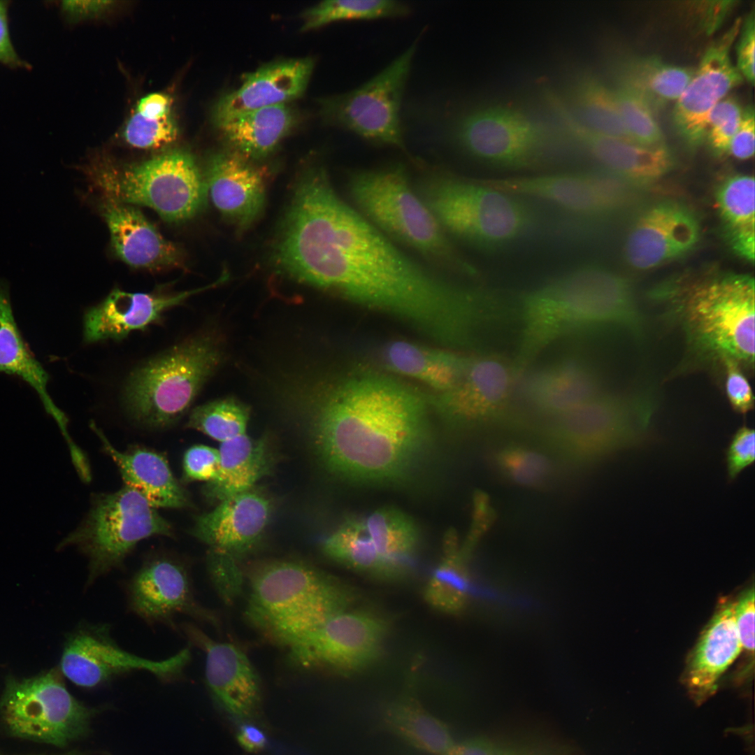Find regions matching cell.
I'll return each mask as SVG.
<instances>
[{"mask_svg": "<svg viewBox=\"0 0 755 755\" xmlns=\"http://www.w3.org/2000/svg\"><path fill=\"white\" fill-rule=\"evenodd\" d=\"M0 712L13 735L62 747L88 733L95 711L76 699L58 671L51 670L30 678L8 679Z\"/></svg>", "mask_w": 755, "mask_h": 755, "instance_id": "13", "label": "cell"}, {"mask_svg": "<svg viewBox=\"0 0 755 755\" xmlns=\"http://www.w3.org/2000/svg\"><path fill=\"white\" fill-rule=\"evenodd\" d=\"M754 594L752 586L734 601L735 624L742 652L752 659L754 654Z\"/></svg>", "mask_w": 755, "mask_h": 755, "instance_id": "54", "label": "cell"}, {"mask_svg": "<svg viewBox=\"0 0 755 755\" xmlns=\"http://www.w3.org/2000/svg\"><path fill=\"white\" fill-rule=\"evenodd\" d=\"M736 67L751 85L754 84L755 10L754 6L742 20L735 40Z\"/></svg>", "mask_w": 755, "mask_h": 755, "instance_id": "52", "label": "cell"}, {"mask_svg": "<svg viewBox=\"0 0 755 755\" xmlns=\"http://www.w3.org/2000/svg\"><path fill=\"white\" fill-rule=\"evenodd\" d=\"M726 373V391L733 410L746 414L754 407V396L751 386L735 361L726 360L722 364Z\"/></svg>", "mask_w": 755, "mask_h": 755, "instance_id": "53", "label": "cell"}, {"mask_svg": "<svg viewBox=\"0 0 755 755\" xmlns=\"http://www.w3.org/2000/svg\"><path fill=\"white\" fill-rule=\"evenodd\" d=\"M171 99L167 94L153 92L141 98L136 112L150 119H161L171 115Z\"/></svg>", "mask_w": 755, "mask_h": 755, "instance_id": "58", "label": "cell"}, {"mask_svg": "<svg viewBox=\"0 0 755 755\" xmlns=\"http://www.w3.org/2000/svg\"><path fill=\"white\" fill-rule=\"evenodd\" d=\"M496 755H577L569 747L542 742L496 745Z\"/></svg>", "mask_w": 755, "mask_h": 755, "instance_id": "57", "label": "cell"}, {"mask_svg": "<svg viewBox=\"0 0 755 755\" xmlns=\"http://www.w3.org/2000/svg\"><path fill=\"white\" fill-rule=\"evenodd\" d=\"M250 409L243 403L227 398L194 408L187 426L221 443L245 434Z\"/></svg>", "mask_w": 755, "mask_h": 755, "instance_id": "44", "label": "cell"}, {"mask_svg": "<svg viewBox=\"0 0 755 755\" xmlns=\"http://www.w3.org/2000/svg\"><path fill=\"white\" fill-rule=\"evenodd\" d=\"M223 359L218 336L201 333L172 347L134 370L123 389L129 416L150 428L177 422Z\"/></svg>", "mask_w": 755, "mask_h": 755, "instance_id": "7", "label": "cell"}, {"mask_svg": "<svg viewBox=\"0 0 755 755\" xmlns=\"http://www.w3.org/2000/svg\"><path fill=\"white\" fill-rule=\"evenodd\" d=\"M246 616L253 626L286 647L330 617L350 610L352 588L305 563L273 561L249 575Z\"/></svg>", "mask_w": 755, "mask_h": 755, "instance_id": "5", "label": "cell"}, {"mask_svg": "<svg viewBox=\"0 0 755 755\" xmlns=\"http://www.w3.org/2000/svg\"><path fill=\"white\" fill-rule=\"evenodd\" d=\"M322 549L329 559L376 580L398 581L409 573L379 553L363 519L350 518L343 522L324 538Z\"/></svg>", "mask_w": 755, "mask_h": 755, "instance_id": "39", "label": "cell"}, {"mask_svg": "<svg viewBox=\"0 0 755 755\" xmlns=\"http://www.w3.org/2000/svg\"><path fill=\"white\" fill-rule=\"evenodd\" d=\"M271 510L269 499L252 488L220 502L212 511L198 517L192 533L210 551L236 559L259 540Z\"/></svg>", "mask_w": 755, "mask_h": 755, "instance_id": "26", "label": "cell"}, {"mask_svg": "<svg viewBox=\"0 0 755 755\" xmlns=\"http://www.w3.org/2000/svg\"><path fill=\"white\" fill-rule=\"evenodd\" d=\"M651 401L643 396L601 393L559 415L540 429L544 445L573 466L591 465L638 443L648 426Z\"/></svg>", "mask_w": 755, "mask_h": 755, "instance_id": "10", "label": "cell"}, {"mask_svg": "<svg viewBox=\"0 0 755 755\" xmlns=\"http://www.w3.org/2000/svg\"><path fill=\"white\" fill-rule=\"evenodd\" d=\"M737 1L716 0L691 2V10L699 27L705 34L715 32L735 7Z\"/></svg>", "mask_w": 755, "mask_h": 755, "instance_id": "55", "label": "cell"}, {"mask_svg": "<svg viewBox=\"0 0 755 755\" xmlns=\"http://www.w3.org/2000/svg\"><path fill=\"white\" fill-rule=\"evenodd\" d=\"M363 520L379 553L410 572L419 542L414 520L402 510L389 506L375 510Z\"/></svg>", "mask_w": 755, "mask_h": 755, "instance_id": "42", "label": "cell"}, {"mask_svg": "<svg viewBox=\"0 0 755 755\" xmlns=\"http://www.w3.org/2000/svg\"><path fill=\"white\" fill-rule=\"evenodd\" d=\"M515 379L511 364L497 355H473L451 389L429 396L431 410L448 424L470 428L503 418Z\"/></svg>", "mask_w": 755, "mask_h": 755, "instance_id": "17", "label": "cell"}, {"mask_svg": "<svg viewBox=\"0 0 755 755\" xmlns=\"http://www.w3.org/2000/svg\"><path fill=\"white\" fill-rule=\"evenodd\" d=\"M466 554L459 545L456 532L448 531L443 539L441 560L424 591V598L432 608L445 614H456L476 592L492 601L505 600L494 589L477 590L473 585L464 563Z\"/></svg>", "mask_w": 755, "mask_h": 755, "instance_id": "38", "label": "cell"}, {"mask_svg": "<svg viewBox=\"0 0 755 755\" xmlns=\"http://www.w3.org/2000/svg\"><path fill=\"white\" fill-rule=\"evenodd\" d=\"M493 460L505 479L522 487H544L553 473L552 464L546 455L520 445H508L498 449Z\"/></svg>", "mask_w": 755, "mask_h": 755, "instance_id": "45", "label": "cell"}, {"mask_svg": "<svg viewBox=\"0 0 755 755\" xmlns=\"http://www.w3.org/2000/svg\"><path fill=\"white\" fill-rule=\"evenodd\" d=\"M111 1H64L62 3L64 13L72 20L96 15L111 6Z\"/></svg>", "mask_w": 755, "mask_h": 755, "instance_id": "61", "label": "cell"}, {"mask_svg": "<svg viewBox=\"0 0 755 755\" xmlns=\"http://www.w3.org/2000/svg\"><path fill=\"white\" fill-rule=\"evenodd\" d=\"M754 291L753 278L728 273L680 283L661 296L700 357L753 368Z\"/></svg>", "mask_w": 755, "mask_h": 755, "instance_id": "4", "label": "cell"}, {"mask_svg": "<svg viewBox=\"0 0 755 755\" xmlns=\"http://www.w3.org/2000/svg\"><path fill=\"white\" fill-rule=\"evenodd\" d=\"M382 357L386 368L391 371L417 380L435 393H442L456 384L473 355L446 347L396 340L384 347Z\"/></svg>", "mask_w": 755, "mask_h": 755, "instance_id": "32", "label": "cell"}, {"mask_svg": "<svg viewBox=\"0 0 755 755\" xmlns=\"http://www.w3.org/2000/svg\"><path fill=\"white\" fill-rule=\"evenodd\" d=\"M190 659L189 648L163 660L137 656L114 641L106 624H89L69 637L60 668L62 674L76 685L92 688L136 670L147 671L162 680H173L180 677Z\"/></svg>", "mask_w": 755, "mask_h": 755, "instance_id": "16", "label": "cell"}, {"mask_svg": "<svg viewBox=\"0 0 755 755\" xmlns=\"http://www.w3.org/2000/svg\"><path fill=\"white\" fill-rule=\"evenodd\" d=\"M521 331L513 361L517 380L548 346L574 334L606 326L638 335L642 320L626 281L597 266L571 270L522 294Z\"/></svg>", "mask_w": 755, "mask_h": 755, "instance_id": "3", "label": "cell"}, {"mask_svg": "<svg viewBox=\"0 0 755 755\" xmlns=\"http://www.w3.org/2000/svg\"><path fill=\"white\" fill-rule=\"evenodd\" d=\"M726 464L729 481H733L755 459V433L752 428L743 426L736 431L726 450Z\"/></svg>", "mask_w": 755, "mask_h": 755, "instance_id": "50", "label": "cell"}, {"mask_svg": "<svg viewBox=\"0 0 755 755\" xmlns=\"http://www.w3.org/2000/svg\"><path fill=\"white\" fill-rule=\"evenodd\" d=\"M417 41L359 87L319 101V113L331 125L375 144L403 149L400 109Z\"/></svg>", "mask_w": 755, "mask_h": 755, "instance_id": "14", "label": "cell"}, {"mask_svg": "<svg viewBox=\"0 0 755 755\" xmlns=\"http://www.w3.org/2000/svg\"><path fill=\"white\" fill-rule=\"evenodd\" d=\"M349 192L356 209L390 239L447 271L477 275L411 185L402 165L358 171L350 180Z\"/></svg>", "mask_w": 755, "mask_h": 755, "instance_id": "6", "label": "cell"}, {"mask_svg": "<svg viewBox=\"0 0 755 755\" xmlns=\"http://www.w3.org/2000/svg\"><path fill=\"white\" fill-rule=\"evenodd\" d=\"M389 624L371 612H340L285 647L289 659L308 670L350 675L373 665L382 655Z\"/></svg>", "mask_w": 755, "mask_h": 755, "instance_id": "15", "label": "cell"}, {"mask_svg": "<svg viewBox=\"0 0 755 755\" xmlns=\"http://www.w3.org/2000/svg\"><path fill=\"white\" fill-rule=\"evenodd\" d=\"M0 755H2V754H0ZM59 755H94V754H90V753L73 751V752H69L59 754Z\"/></svg>", "mask_w": 755, "mask_h": 755, "instance_id": "63", "label": "cell"}, {"mask_svg": "<svg viewBox=\"0 0 755 755\" xmlns=\"http://www.w3.org/2000/svg\"><path fill=\"white\" fill-rule=\"evenodd\" d=\"M496 190L535 197L570 213L596 215L611 210L618 194L609 178L590 173H558L507 178L481 179Z\"/></svg>", "mask_w": 755, "mask_h": 755, "instance_id": "25", "label": "cell"}, {"mask_svg": "<svg viewBox=\"0 0 755 755\" xmlns=\"http://www.w3.org/2000/svg\"><path fill=\"white\" fill-rule=\"evenodd\" d=\"M516 397L537 414L549 418L566 412L601 393L593 366L576 357H564L525 371L515 382Z\"/></svg>", "mask_w": 755, "mask_h": 755, "instance_id": "22", "label": "cell"}, {"mask_svg": "<svg viewBox=\"0 0 755 755\" xmlns=\"http://www.w3.org/2000/svg\"><path fill=\"white\" fill-rule=\"evenodd\" d=\"M182 628L206 654V680L213 698L238 718L253 716L260 705L261 686L247 655L233 644L211 640L193 625Z\"/></svg>", "mask_w": 755, "mask_h": 755, "instance_id": "24", "label": "cell"}, {"mask_svg": "<svg viewBox=\"0 0 755 755\" xmlns=\"http://www.w3.org/2000/svg\"><path fill=\"white\" fill-rule=\"evenodd\" d=\"M178 136V127L171 115L161 119L147 118L134 113L127 122L123 137L132 147L140 149H159L173 143Z\"/></svg>", "mask_w": 755, "mask_h": 755, "instance_id": "47", "label": "cell"}, {"mask_svg": "<svg viewBox=\"0 0 755 755\" xmlns=\"http://www.w3.org/2000/svg\"><path fill=\"white\" fill-rule=\"evenodd\" d=\"M0 372L15 375L37 394L46 412L69 436L67 419L55 405L48 391L50 376L24 340L15 322L10 299L9 285L0 279Z\"/></svg>", "mask_w": 755, "mask_h": 755, "instance_id": "33", "label": "cell"}, {"mask_svg": "<svg viewBox=\"0 0 755 755\" xmlns=\"http://www.w3.org/2000/svg\"><path fill=\"white\" fill-rule=\"evenodd\" d=\"M314 66L312 57L286 59L245 74L238 88L224 94L215 103L214 124L217 127L252 111L298 99L305 91Z\"/></svg>", "mask_w": 755, "mask_h": 755, "instance_id": "23", "label": "cell"}, {"mask_svg": "<svg viewBox=\"0 0 755 755\" xmlns=\"http://www.w3.org/2000/svg\"><path fill=\"white\" fill-rule=\"evenodd\" d=\"M299 393L294 401L316 453L343 478L402 480L431 442L429 397L391 376L358 372Z\"/></svg>", "mask_w": 755, "mask_h": 755, "instance_id": "2", "label": "cell"}, {"mask_svg": "<svg viewBox=\"0 0 755 755\" xmlns=\"http://www.w3.org/2000/svg\"><path fill=\"white\" fill-rule=\"evenodd\" d=\"M496 745L483 737L454 742L440 755H496Z\"/></svg>", "mask_w": 755, "mask_h": 755, "instance_id": "60", "label": "cell"}, {"mask_svg": "<svg viewBox=\"0 0 755 755\" xmlns=\"http://www.w3.org/2000/svg\"><path fill=\"white\" fill-rule=\"evenodd\" d=\"M414 187L447 234L479 249L508 244L531 222L522 203L479 180L434 172Z\"/></svg>", "mask_w": 755, "mask_h": 755, "instance_id": "8", "label": "cell"}, {"mask_svg": "<svg viewBox=\"0 0 755 755\" xmlns=\"http://www.w3.org/2000/svg\"><path fill=\"white\" fill-rule=\"evenodd\" d=\"M445 129L452 143L468 156L513 170L546 166L548 153L561 139L523 111L501 105L468 110L452 119Z\"/></svg>", "mask_w": 755, "mask_h": 755, "instance_id": "11", "label": "cell"}, {"mask_svg": "<svg viewBox=\"0 0 755 755\" xmlns=\"http://www.w3.org/2000/svg\"><path fill=\"white\" fill-rule=\"evenodd\" d=\"M613 90L621 120L631 139L646 146L665 145L656 113L648 103L626 87L615 85Z\"/></svg>", "mask_w": 755, "mask_h": 755, "instance_id": "46", "label": "cell"}, {"mask_svg": "<svg viewBox=\"0 0 755 755\" xmlns=\"http://www.w3.org/2000/svg\"><path fill=\"white\" fill-rule=\"evenodd\" d=\"M754 178L735 174L725 179L716 192V204L733 250L753 262L755 246Z\"/></svg>", "mask_w": 755, "mask_h": 755, "instance_id": "40", "label": "cell"}, {"mask_svg": "<svg viewBox=\"0 0 755 755\" xmlns=\"http://www.w3.org/2000/svg\"><path fill=\"white\" fill-rule=\"evenodd\" d=\"M275 259L296 279L401 319L441 345L455 341L473 313L470 286L398 248L343 201L324 175L298 186Z\"/></svg>", "mask_w": 755, "mask_h": 755, "instance_id": "1", "label": "cell"}, {"mask_svg": "<svg viewBox=\"0 0 755 755\" xmlns=\"http://www.w3.org/2000/svg\"><path fill=\"white\" fill-rule=\"evenodd\" d=\"M130 610L149 623L173 625L185 614L214 622V617L195 599L187 568L180 561L159 557L149 560L127 585Z\"/></svg>", "mask_w": 755, "mask_h": 755, "instance_id": "20", "label": "cell"}, {"mask_svg": "<svg viewBox=\"0 0 755 755\" xmlns=\"http://www.w3.org/2000/svg\"><path fill=\"white\" fill-rule=\"evenodd\" d=\"M220 470L218 449L203 445H194L187 450L184 456V477L188 481L214 480Z\"/></svg>", "mask_w": 755, "mask_h": 755, "instance_id": "51", "label": "cell"}, {"mask_svg": "<svg viewBox=\"0 0 755 755\" xmlns=\"http://www.w3.org/2000/svg\"><path fill=\"white\" fill-rule=\"evenodd\" d=\"M0 63L17 67L23 66V62L17 54L9 34L7 3L0 1Z\"/></svg>", "mask_w": 755, "mask_h": 755, "instance_id": "59", "label": "cell"}, {"mask_svg": "<svg viewBox=\"0 0 755 755\" xmlns=\"http://www.w3.org/2000/svg\"><path fill=\"white\" fill-rule=\"evenodd\" d=\"M171 524L134 489L125 486L103 494L83 523L62 545L77 546L87 557V584L121 566L141 540L156 535H172Z\"/></svg>", "mask_w": 755, "mask_h": 755, "instance_id": "12", "label": "cell"}, {"mask_svg": "<svg viewBox=\"0 0 755 755\" xmlns=\"http://www.w3.org/2000/svg\"><path fill=\"white\" fill-rule=\"evenodd\" d=\"M546 100L562 122L565 134L610 172L636 182H649L670 171L673 159L666 145L646 146L592 131L578 121L556 93H549Z\"/></svg>", "mask_w": 755, "mask_h": 755, "instance_id": "21", "label": "cell"}, {"mask_svg": "<svg viewBox=\"0 0 755 755\" xmlns=\"http://www.w3.org/2000/svg\"><path fill=\"white\" fill-rule=\"evenodd\" d=\"M569 94L571 106L567 105L585 127L601 134L632 141L621 120L613 88L593 73L582 72L571 82Z\"/></svg>", "mask_w": 755, "mask_h": 755, "instance_id": "41", "label": "cell"}, {"mask_svg": "<svg viewBox=\"0 0 755 755\" xmlns=\"http://www.w3.org/2000/svg\"><path fill=\"white\" fill-rule=\"evenodd\" d=\"M240 746L250 752H257L262 749L266 744L265 734L253 725L243 726L237 735Z\"/></svg>", "mask_w": 755, "mask_h": 755, "instance_id": "62", "label": "cell"}, {"mask_svg": "<svg viewBox=\"0 0 755 755\" xmlns=\"http://www.w3.org/2000/svg\"><path fill=\"white\" fill-rule=\"evenodd\" d=\"M409 685L382 712L384 726L410 746L424 752L440 755L455 742L448 726L430 713Z\"/></svg>", "mask_w": 755, "mask_h": 755, "instance_id": "37", "label": "cell"}, {"mask_svg": "<svg viewBox=\"0 0 755 755\" xmlns=\"http://www.w3.org/2000/svg\"><path fill=\"white\" fill-rule=\"evenodd\" d=\"M220 470L217 477L207 482L203 489L206 498L221 502L253 488L255 483L268 475L273 458L268 443L243 434L221 443Z\"/></svg>", "mask_w": 755, "mask_h": 755, "instance_id": "34", "label": "cell"}, {"mask_svg": "<svg viewBox=\"0 0 755 755\" xmlns=\"http://www.w3.org/2000/svg\"><path fill=\"white\" fill-rule=\"evenodd\" d=\"M204 288L170 292L149 293L112 290L99 303L89 308L83 318V338L87 343L120 340L132 331L144 330L160 322L169 309L181 304Z\"/></svg>", "mask_w": 755, "mask_h": 755, "instance_id": "27", "label": "cell"}, {"mask_svg": "<svg viewBox=\"0 0 755 755\" xmlns=\"http://www.w3.org/2000/svg\"><path fill=\"white\" fill-rule=\"evenodd\" d=\"M87 173L103 194L154 210L168 222L180 223L203 207L207 185L194 157L174 150L138 164L99 161Z\"/></svg>", "mask_w": 755, "mask_h": 755, "instance_id": "9", "label": "cell"}, {"mask_svg": "<svg viewBox=\"0 0 755 755\" xmlns=\"http://www.w3.org/2000/svg\"><path fill=\"white\" fill-rule=\"evenodd\" d=\"M103 196L100 212L108 228L113 252L120 259L133 268L148 270L184 266L180 248L161 236L138 208Z\"/></svg>", "mask_w": 755, "mask_h": 755, "instance_id": "28", "label": "cell"}, {"mask_svg": "<svg viewBox=\"0 0 755 755\" xmlns=\"http://www.w3.org/2000/svg\"><path fill=\"white\" fill-rule=\"evenodd\" d=\"M700 235L699 222L690 209L675 201L660 202L642 212L632 225L625 256L635 269H653L691 251Z\"/></svg>", "mask_w": 755, "mask_h": 755, "instance_id": "19", "label": "cell"}, {"mask_svg": "<svg viewBox=\"0 0 755 755\" xmlns=\"http://www.w3.org/2000/svg\"><path fill=\"white\" fill-rule=\"evenodd\" d=\"M409 13L406 4L395 0L323 1L302 13L301 30L307 31L343 20L403 17Z\"/></svg>", "mask_w": 755, "mask_h": 755, "instance_id": "43", "label": "cell"}, {"mask_svg": "<svg viewBox=\"0 0 755 755\" xmlns=\"http://www.w3.org/2000/svg\"><path fill=\"white\" fill-rule=\"evenodd\" d=\"M741 23V18L736 19L728 30L708 45L698 68L675 101L672 124L689 147H696L704 141L710 112L742 82L743 77L731 56Z\"/></svg>", "mask_w": 755, "mask_h": 755, "instance_id": "18", "label": "cell"}, {"mask_svg": "<svg viewBox=\"0 0 755 755\" xmlns=\"http://www.w3.org/2000/svg\"><path fill=\"white\" fill-rule=\"evenodd\" d=\"M103 449L117 465L125 486L141 495L154 508H182L189 505L185 490L174 477L168 463L161 454L135 447L126 452L115 449L102 431L91 424Z\"/></svg>", "mask_w": 755, "mask_h": 755, "instance_id": "31", "label": "cell"}, {"mask_svg": "<svg viewBox=\"0 0 755 755\" xmlns=\"http://www.w3.org/2000/svg\"><path fill=\"white\" fill-rule=\"evenodd\" d=\"M742 108L732 96H726L712 110L707 118L705 139L718 154L728 153L731 141L739 127Z\"/></svg>", "mask_w": 755, "mask_h": 755, "instance_id": "48", "label": "cell"}, {"mask_svg": "<svg viewBox=\"0 0 755 755\" xmlns=\"http://www.w3.org/2000/svg\"><path fill=\"white\" fill-rule=\"evenodd\" d=\"M208 570L220 596L226 602H232L240 594L243 585V575L236 559L225 554L210 551Z\"/></svg>", "mask_w": 755, "mask_h": 755, "instance_id": "49", "label": "cell"}, {"mask_svg": "<svg viewBox=\"0 0 755 755\" xmlns=\"http://www.w3.org/2000/svg\"><path fill=\"white\" fill-rule=\"evenodd\" d=\"M754 131V107L749 103L742 108L741 121L731 141L728 153L740 160L752 158L755 150Z\"/></svg>", "mask_w": 755, "mask_h": 755, "instance_id": "56", "label": "cell"}, {"mask_svg": "<svg viewBox=\"0 0 755 755\" xmlns=\"http://www.w3.org/2000/svg\"><path fill=\"white\" fill-rule=\"evenodd\" d=\"M248 160L232 151L215 153L205 178L215 206L241 229L257 218L265 198L264 173Z\"/></svg>", "mask_w": 755, "mask_h": 755, "instance_id": "29", "label": "cell"}, {"mask_svg": "<svg viewBox=\"0 0 755 755\" xmlns=\"http://www.w3.org/2000/svg\"><path fill=\"white\" fill-rule=\"evenodd\" d=\"M694 70L673 65L654 56L627 57L612 66L616 85L642 97L656 113L676 101Z\"/></svg>", "mask_w": 755, "mask_h": 755, "instance_id": "36", "label": "cell"}, {"mask_svg": "<svg viewBox=\"0 0 755 755\" xmlns=\"http://www.w3.org/2000/svg\"><path fill=\"white\" fill-rule=\"evenodd\" d=\"M734 604L729 599L719 604L688 660L686 680L698 697L715 690L719 679L742 652Z\"/></svg>", "mask_w": 755, "mask_h": 755, "instance_id": "30", "label": "cell"}, {"mask_svg": "<svg viewBox=\"0 0 755 755\" xmlns=\"http://www.w3.org/2000/svg\"><path fill=\"white\" fill-rule=\"evenodd\" d=\"M299 122L296 110L289 103L261 108L217 127L224 141L247 159L268 156Z\"/></svg>", "mask_w": 755, "mask_h": 755, "instance_id": "35", "label": "cell"}]
</instances>
